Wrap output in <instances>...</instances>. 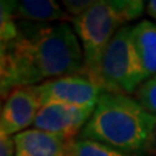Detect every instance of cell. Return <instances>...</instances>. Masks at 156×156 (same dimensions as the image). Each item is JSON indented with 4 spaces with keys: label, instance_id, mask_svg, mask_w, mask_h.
<instances>
[{
    "label": "cell",
    "instance_id": "cell-9",
    "mask_svg": "<svg viewBox=\"0 0 156 156\" xmlns=\"http://www.w3.org/2000/svg\"><path fill=\"white\" fill-rule=\"evenodd\" d=\"M14 18H21L37 23L68 22L70 16L60 4L53 0H22L12 2Z\"/></svg>",
    "mask_w": 156,
    "mask_h": 156
},
{
    "label": "cell",
    "instance_id": "cell-8",
    "mask_svg": "<svg viewBox=\"0 0 156 156\" xmlns=\"http://www.w3.org/2000/svg\"><path fill=\"white\" fill-rule=\"evenodd\" d=\"M13 142L16 156H69V139L34 128L16 134Z\"/></svg>",
    "mask_w": 156,
    "mask_h": 156
},
{
    "label": "cell",
    "instance_id": "cell-5",
    "mask_svg": "<svg viewBox=\"0 0 156 156\" xmlns=\"http://www.w3.org/2000/svg\"><path fill=\"white\" fill-rule=\"evenodd\" d=\"M41 107L57 103L94 109L104 90L85 73L70 74L31 86Z\"/></svg>",
    "mask_w": 156,
    "mask_h": 156
},
{
    "label": "cell",
    "instance_id": "cell-14",
    "mask_svg": "<svg viewBox=\"0 0 156 156\" xmlns=\"http://www.w3.org/2000/svg\"><path fill=\"white\" fill-rule=\"evenodd\" d=\"M135 99L150 113L156 116V76L150 77L135 92Z\"/></svg>",
    "mask_w": 156,
    "mask_h": 156
},
{
    "label": "cell",
    "instance_id": "cell-6",
    "mask_svg": "<svg viewBox=\"0 0 156 156\" xmlns=\"http://www.w3.org/2000/svg\"><path fill=\"white\" fill-rule=\"evenodd\" d=\"M90 108H80L66 104H47L41 107L34 120V129L47 131L72 140L80 134L92 115Z\"/></svg>",
    "mask_w": 156,
    "mask_h": 156
},
{
    "label": "cell",
    "instance_id": "cell-1",
    "mask_svg": "<svg viewBox=\"0 0 156 156\" xmlns=\"http://www.w3.org/2000/svg\"><path fill=\"white\" fill-rule=\"evenodd\" d=\"M7 58L8 92L85 72L81 42L68 22L18 23V35L7 47Z\"/></svg>",
    "mask_w": 156,
    "mask_h": 156
},
{
    "label": "cell",
    "instance_id": "cell-18",
    "mask_svg": "<svg viewBox=\"0 0 156 156\" xmlns=\"http://www.w3.org/2000/svg\"><path fill=\"white\" fill-rule=\"evenodd\" d=\"M146 12H147V14L151 18L156 21V0H150V2H147Z\"/></svg>",
    "mask_w": 156,
    "mask_h": 156
},
{
    "label": "cell",
    "instance_id": "cell-15",
    "mask_svg": "<svg viewBox=\"0 0 156 156\" xmlns=\"http://www.w3.org/2000/svg\"><path fill=\"white\" fill-rule=\"evenodd\" d=\"M94 3L95 2H92V0H64L62 2L65 11L70 16L72 21H73V18L80 17L87 9H90L94 5Z\"/></svg>",
    "mask_w": 156,
    "mask_h": 156
},
{
    "label": "cell",
    "instance_id": "cell-7",
    "mask_svg": "<svg viewBox=\"0 0 156 156\" xmlns=\"http://www.w3.org/2000/svg\"><path fill=\"white\" fill-rule=\"evenodd\" d=\"M41 109V103L33 87H17L7 95L0 109V131L14 136L25 131Z\"/></svg>",
    "mask_w": 156,
    "mask_h": 156
},
{
    "label": "cell",
    "instance_id": "cell-4",
    "mask_svg": "<svg viewBox=\"0 0 156 156\" xmlns=\"http://www.w3.org/2000/svg\"><path fill=\"white\" fill-rule=\"evenodd\" d=\"M148 80L131 42L130 27L122 26L103 55L98 82L104 91L129 95Z\"/></svg>",
    "mask_w": 156,
    "mask_h": 156
},
{
    "label": "cell",
    "instance_id": "cell-3",
    "mask_svg": "<svg viewBox=\"0 0 156 156\" xmlns=\"http://www.w3.org/2000/svg\"><path fill=\"white\" fill-rule=\"evenodd\" d=\"M72 22L83 51L85 74L98 82L104 52L116 33L125 26V23L109 0L95 2L90 9L80 17L73 18Z\"/></svg>",
    "mask_w": 156,
    "mask_h": 156
},
{
    "label": "cell",
    "instance_id": "cell-16",
    "mask_svg": "<svg viewBox=\"0 0 156 156\" xmlns=\"http://www.w3.org/2000/svg\"><path fill=\"white\" fill-rule=\"evenodd\" d=\"M8 58H7V50L0 47V98H7L8 87Z\"/></svg>",
    "mask_w": 156,
    "mask_h": 156
},
{
    "label": "cell",
    "instance_id": "cell-11",
    "mask_svg": "<svg viewBox=\"0 0 156 156\" xmlns=\"http://www.w3.org/2000/svg\"><path fill=\"white\" fill-rule=\"evenodd\" d=\"M69 156H134L94 140L73 139L69 143Z\"/></svg>",
    "mask_w": 156,
    "mask_h": 156
},
{
    "label": "cell",
    "instance_id": "cell-19",
    "mask_svg": "<svg viewBox=\"0 0 156 156\" xmlns=\"http://www.w3.org/2000/svg\"><path fill=\"white\" fill-rule=\"evenodd\" d=\"M152 144L156 146V130H155V135H154V142H152Z\"/></svg>",
    "mask_w": 156,
    "mask_h": 156
},
{
    "label": "cell",
    "instance_id": "cell-12",
    "mask_svg": "<svg viewBox=\"0 0 156 156\" xmlns=\"http://www.w3.org/2000/svg\"><path fill=\"white\" fill-rule=\"evenodd\" d=\"M17 35L18 25L13 16L12 2L0 0V47L7 50Z\"/></svg>",
    "mask_w": 156,
    "mask_h": 156
},
{
    "label": "cell",
    "instance_id": "cell-17",
    "mask_svg": "<svg viewBox=\"0 0 156 156\" xmlns=\"http://www.w3.org/2000/svg\"><path fill=\"white\" fill-rule=\"evenodd\" d=\"M0 109H2V104H0ZM0 156H16L13 136L3 134L2 131H0Z\"/></svg>",
    "mask_w": 156,
    "mask_h": 156
},
{
    "label": "cell",
    "instance_id": "cell-13",
    "mask_svg": "<svg viewBox=\"0 0 156 156\" xmlns=\"http://www.w3.org/2000/svg\"><path fill=\"white\" fill-rule=\"evenodd\" d=\"M111 4L124 23L139 18L146 8L140 0H111Z\"/></svg>",
    "mask_w": 156,
    "mask_h": 156
},
{
    "label": "cell",
    "instance_id": "cell-2",
    "mask_svg": "<svg viewBox=\"0 0 156 156\" xmlns=\"http://www.w3.org/2000/svg\"><path fill=\"white\" fill-rule=\"evenodd\" d=\"M156 116L136 99L115 91H103L78 139L94 140L134 155L154 142Z\"/></svg>",
    "mask_w": 156,
    "mask_h": 156
},
{
    "label": "cell",
    "instance_id": "cell-10",
    "mask_svg": "<svg viewBox=\"0 0 156 156\" xmlns=\"http://www.w3.org/2000/svg\"><path fill=\"white\" fill-rule=\"evenodd\" d=\"M131 42L148 78L156 76V23L142 20L130 27Z\"/></svg>",
    "mask_w": 156,
    "mask_h": 156
}]
</instances>
